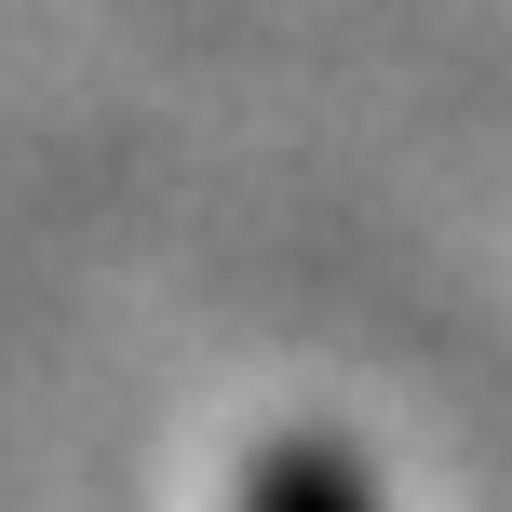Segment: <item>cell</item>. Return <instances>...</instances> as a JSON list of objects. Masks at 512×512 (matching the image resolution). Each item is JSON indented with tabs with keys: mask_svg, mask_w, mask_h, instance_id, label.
Segmentation results:
<instances>
[{
	"mask_svg": "<svg viewBox=\"0 0 512 512\" xmlns=\"http://www.w3.org/2000/svg\"><path fill=\"white\" fill-rule=\"evenodd\" d=\"M243 512H364V486H351L337 445H270L256 486H243Z\"/></svg>",
	"mask_w": 512,
	"mask_h": 512,
	"instance_id": "1",
	"label": "cell"
}]
</instances>
